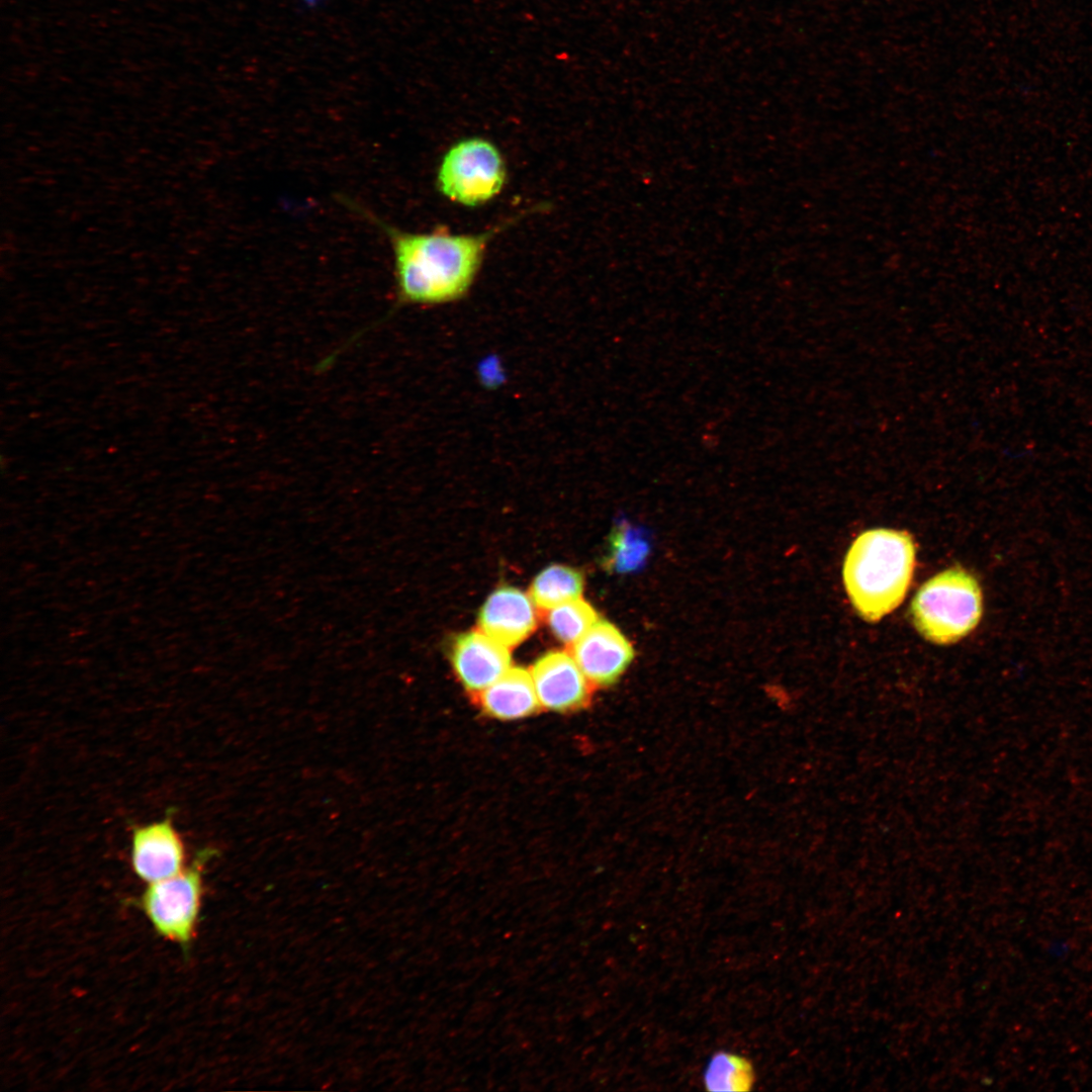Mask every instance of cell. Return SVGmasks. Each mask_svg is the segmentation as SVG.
Masks as SVG:
<instances>
[{"label": "cell", "instance_id": "6da1fadb", "mask_svg": "<svg viewBox=\"0 0 1092 1092\" xmlns=\"http://www.w3.org/2000/svg\"><path fill=\"white\" fill-rule=\"evenodd\" d=\"M343 202L388 237L394 257L397 305L442 304L462 298L473 284L493 237L537 209H527L476 234H454L445 226L428 233H408L384 222L348 198Z\"/></svg>", "mask_w": 1092, "mask_h": 1092}, {"label": "cell", "instance_id": "7a4b0ae2", "mask_svg": "<svg viewBox=\"0 0 1092 1092\" xmlns=\"http://www.w3.org/2000/svg\"><path fill=\"white\" fill-rule=\"evenodd\" d=\"M911 536L893 529L861 533L849 547L843 563V582L857 614L878 622L903 602L915 567Z\"/></svg>", "mask_w": 1092, "mask_h": 1092}, {"label": "cell", "instance_id": "3957f363", "mask_svg": "<svg viewBox=\"0 0 1092 1092\" xmlns=\"http://www.w3.org/2000/svg\"><path fill=\"white\" fill-rule=\"evenodd\" d=\"M983 614L976 577L961 567L945 569L923 583L910 606L916 630L928 641L947 645L969 635Z\"/></svg>", "mask_w": 1092, "mask_h": 1092}, {"label": "cell", "instance_id": "277c9868", "mask_svg": "<svg viewBox=\"0 0 1092 1092\" xmlns=\"http://www.w3.org/2000/svg\"><path fill=\"white\" fill-rule=\"evenodd\" d=\"M437 188L464 206L489 202L507 180L505 160L491 142L473 136L458 141L444 154L437 171Z\"/></svg>", "mask_w": 1092, "mask_h": 1092}, {"label": "cell", "instance_id": "5b68a950", "mask_svg": "<svg viewBox=\"0 0 1092 1092\" xmlns=\"http://www.w3.org/2000/svg\"><path fill=\"white\" fill-rule=\"evenodd\" d=\"M201 849L190 866L165 880L150 883L142 906L156 930L164 937L188 946L196 923L202 894L205 863L215 854Z\"/></svg>", "mask_w": 1092, "mask_h": 1092}, {"label": "cell", "instance_id": "8992f818", "mask_svg": "<svg viewBox=\"0 0 1092 1092\" xmlns=\"http://www.w3.org/2000/svg\"><path fill=\"white\" fill-rule=\"evenodd\" d=\"M541 708L553 712H573L590 700L594 688L568 651L552 650L541 655L530 669Z\"/></svg>", "mask_w": 1092, "mask_h": 1092}, {"label": "cell", "instance_id": "52a82bcc", "mask_svg": "<svg viewBox=\"0 0 1092 1092\" xmlns=\"http://www.w3.org/2000/svg\"><path fill=\"white\" fill-rule=\"evenodd\" d=\"M569 652L593 687L600 688L614 685L634 657L633 646L625 635L601 619L569 647Z\"/></svg>", "mask_w": 1092, "mask_h": 1092}, {"label": "cell", "instance_id": "ba28073f", "mask_svg": "<svg viewBox=\"0 0 1092 1092\" xmlns=\"http://www.w3.org/2000/svg\"><path fill=\"white\" fill-rule=\"evenodd\" d=\"M450 658L458 679L472 695H478L512 667L509 647L480 630L455 637Z\"/></svg>", "mask_w": 1092, "mask_h": 1092}, {"label": "cell", "instance_id": "9c48e42d", "mask_svg": "<svg viewBox=\"0 0 1092 1092\" xmlns=\"http://www.w3.org/2000/svg\"><path fill=\"white\" fill-rule=\"evenodd\" d=\"M185 851L172 816L138 826L131 836V864L149 883L168 879L183 870Z\"/></svg>", "mask_w": 1092, "mask_h": 1092}, {"label": "cell", "instance_id": "30bf717a", "mask_svg": "<svg viewBox=\"0 0 1092 1092\" xmlns=\"http://www.w3.org/2000/svg\"><path fill=\"white\" fill-rule=\"evenodd\" d=\"M530 596L522 590L503 586L495 589L478 613L479 630L513 647L527 639L536 629L538 615Z\"/></svg>", "mask_w": 1092, "mask_h": 1092}, {"label": "cell", "instance_id": "8fae6325", "mask_svg": "<svg viewBox=\"0 0 1092 1092\" xmlns=\"http://www.w3.org/2000/svg\"><path fill=\"white\" fill-rule=\"evenodd\" d=\"M477 699L482 711L498 720L522 719L541 708L531 672L521 666L510 667Z\"/></svg>", "mask_w": 1092, "mask_h": 1092}, {"label": "cell", "instance_id": "7c38bea8", "mask_svg": "<svg viewBox=\"0 0 1092 1092\" xmlns=\"http://www.w3.org/2000/svg\"><path fill=\"white\" fill-rule=\"evenodd\" d=\"M584 579L580 571L565 565H551L533 580L530 597L542 612L579 599Z\"/></svg>", "mask_w": 1092, "mask_h": 1092}, {"label": "cell", "instance_id": "4fadbf2b", "mask_svg": "<svg viewBox=\"0 0 1092 1092\" xmlns=\"http://www.w3.org/2000/svg\"><path fill=\"white\" fill-rule=\"evenodd\" d=\"M649 551L646 532L622 522L611 535L605 565L619 573L632 572L646 563Z\"/></svg>", "mask_w": 1092, "mask_h": 1092}, {"label": "cell", "instance_id": "5bb4252c", "mask_svg": "<svg viewBox=\"0 0 1092 1092\" xmlns=\"http://www.w3.org/2000/svg\"><path fill=\"white\" fill-rule=\"evenodd\" d=\"M543 613L552 634L568 647L579 640L599 620L596 610L580 598Z\"/></svg>", "mask_w": 1092, "mask_h": 1092}, {"label": "cell", "instance_id": "9a60e30c", "mask_svg": "<svg viewBox=\"0 0 1092 1092\" xmlns=\"http://www.w3.org/2000/svg\"><path fill=\"white\" fill-rule=\"evenodd\" d=\"M753 1083L751 1063L732 1053H716L704 1072V1084L709 1091H747Z\"/></svg>", "mask_w": 1092, "mask_h": 1092}, {"label": "cell", "instance_id": "2e32d148", "mask_svg": "<svg viewBox=\"0 0 1092 1092\" xmlns=\"http://www.w3.org/2000/svg\"><path fill=\"white\" fill-rule=\"evenodd\" d=\"M326 0H300L301 5L308 10L315 9L324 4Z\"/></svg>", "mask_w": 1092, "mask_h": 1092}]
</instances>
